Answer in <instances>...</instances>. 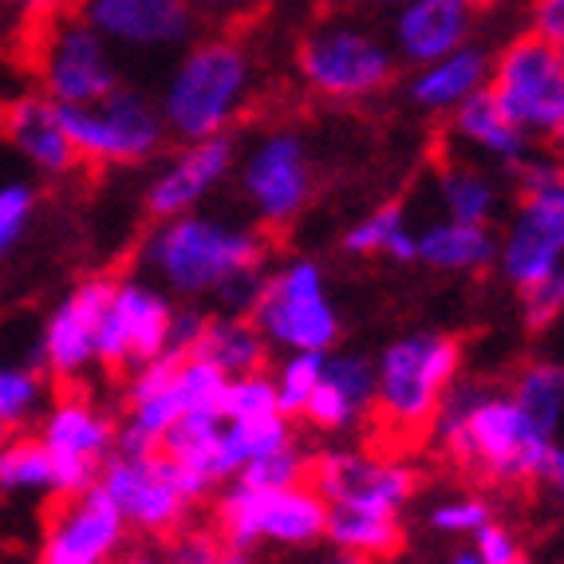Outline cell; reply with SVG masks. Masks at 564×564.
Returning a JSON list of instances; mask_svg holds the SVG:
<instances>
[{
	"label": "cell",
	"mask_w": 564,
	"mask_h": 564,
	"mask_svg": "<svg viewBox=\"0 0 564 564\" xmlns=\"http://www.w3.org/2000/svg\"><path fill=\"white\" fill-rule=\"evenodd\" d=\"M431 443L462 478L489 489L541 486L556 451V438L536 431L509 391L458 379L438 406Z\"/></svg>",
	"instance_id": "obj_1"
},
{
	"label": "cell",
	"mask_w": 564,
	"mask_h": 564,
	"mask_svg": "<svg viewBox=\"0 0 564 564\" xmlns=\"http://www.w3.org/2000/svg\"><path fill=\"white\" fill-rule=\"evenodd\" d=\"M462 339L451 332H411L376 364V399L364 419V451L406 458L423 451L446 391L462 371Z\"/></svg>",
	"instance_id": "obj_2"
},
{
	"label": "cell",
	"mask_w": 564,
	"mask_h": 564,
	"mask_svg": "<svg viewBox=\"0 0 564 564\" xmlns=\"http://www.w3.org/2000/svg\"><path fill=\"white\" fill-rule=\"evenodd\" d=\"M257 95V59L241 36L214 32L189 40L170 67L159 95V111L166 131L178 142L229 134Z\"/></svg>",
	"instance_id": "obj_3"
},
{
	"label": "cell",
	"mask_w": 564,
	"mask_h": 564,
	"mask_svg": "<svg viewBox=\"0 0 564 564\" xmlns=\"http://www.w3.org/2000/svg\"><path fill=\"white\" fill-rule=\"evenodd\" d=\"M276 249V237L264 229H234L217 217L182 214L154 221L151 237L142 241V269L159 276L174 296L198 301L217 292L229 276L264 269Z\"/></svg>",
	"instance_id": "obj_4"
},
{
	"label": "cell",
	"mask_w": 564,
	"mask_h": 564,
	"mask_svg": "<svg viewBox=\"0 0 564 564\" xmlns=\"http://www.w3.org/2000/svg\"><path fill=\"white\" fill-rule=\"evenodd\" d=\"M399 56L371 24L351 17L316 20L296 44V79L312 99L336 107L371 104L399 79Z\"/></svg>",
	"instance_id": "obj_5"
},
{
	"label": "cell",
	"mask_w": 564,
	"mask_h": 564,
	"mask_svg": "<svg viewBox=\"0 0 564 564\" xmlns=\"http://www.w3.org/2000/svg\"><path fill=\"white\" fill-rule=\"evenodd\" d=\"M20 40H24V64L36 76L40 95H47L52 104L84 107L122 84L115 47L87 24L84 12L20 29Z\"/></svg>",
	"instance_id": "obj_6"
},
{
	"label": "cell",
	"mask_w": 564,
	"mask_h": 564,
	"mask_svg": "<svg viewBox=\"0 0 564 564\" xmlns=\"http://www.w3.org/2000/svg\"><path fill=\"white\" fill-rule=\"evenodd\" d=\"M59 122L76 147L79 166L91 170H122L154 162L170 139L159 99L127 84H119L95 104L59 107Z\"/></svg>",
	"instance_id": "obj_7"
},
{
	"label": "cell",
	"mask_w": 564,
	"mask_h": 564,
	"mask_svg": "<svg viewBox=\"0 0 564 564\" xmlns=\"http://www.w3.org/2000/svg\"><path fill=\"white\" fill-rule=\"evenodd\" d=\"M209 529L234 553H249L261 541L284 549H308L328 529V501L308 481L284 489H257L234 481L214 501Z\"/></svg>",
	"instance_id": "obj_8"
},
{
	"label": "cell",
	"mask_w": 564,
	"mask_h": 564,
	"mask_svg": "<svg viewBox=\"0 0 564 564\" xmlns=\"http://www.w3.org/2000/svg\"><path fill=\"white\" fill-rule=\"evenodd\" d=\"M95 486L111 498L127 529L142 536H162V541L170 533H178L182 525H189V509L202 501L194 481L178 470V462L162 451H115L99 466Z\"/></svg>",
	"instance_id": "obj_9"
},
{
	"label": "cell",
	"mask_w": 564,
	"mask_h": 564,
	"mask_svg": "<svg viewBox=\"0 0 564 564\" xmlns=\"http://www.w3.org/2000/svg\"><path fill=\"white\" fill-rule=\"evenodd\" d=\"M237 182L261 229L276 237L316 198V154L296 127H269L241 154Z\"/></svg>",
	"instance_id": "obj_10"
},
{
	"label": "cell",
	"mask_w": 564,
	"mask_h": 564,
	"mask_svg": "<svg viewBox=\"0 0 564 564\" xmlns=\"http://www.w3.org/2000/svg\"><path fill=\"white\" fill-rule=\"evenodd\" d=\"M489 99L529 139H549L564 115V56L549 40L521 32L489 56Z\"/></svg>",
	"instance_id": "obj_11"
},
{
	"label": "cell",
	"mask_w": 564,
	"mask_h": 564,
	"mask_svg": "<svg viewBox=\"0 0 564 564\" xmlns=\"http://www.w3.org/2000/svg\"><path fill=\"white\" fill-rule=\"evenodd\" d=\"M249 321L269 344L292 351H332L339 339V312L324 289V269L316 261H292L264 276Z\"/></svg>",
	"instance_id": "obj_12"
},
{
	"label": "cell",
	"mask_w": 564,
	"mask_h": 564,
	"mask_svg": "<svg viewBox=\"0 0 564 564\" xmlns=\"http://www.w3.org/2000/svg\"><path fill=\"white\" fill-rule=\"evenodd\" d=\"M36 438L52 458V478H56V498L84 494L99 478V466L119 446V419L95 403L91 395L64 387L52 403L40 411Z\"/></svg>",
	"instance_id": "obj_13"
},
{
	"label": "cell",
	"mask_w": 564,
	"mask_h": 564,
	"mask_svg": "<svg viewBox=\"0 0 564 564\" xmlns=\"http://www.w3.org/2000/svg\"><path fill=\"white\" fill-rule=\"evenodd\" d=\"M308 486L328 506L371 509V513H403L419 489L423 474L406 458H387L371 451H328L312 454Z\"/></svg>",
	"instance_id": "obj_14"
},
{
	"label": "cell",
	"mask_w": 564,
	"mask_h": 564,
	"mask_svg": "<svg viewBox=\"0 0 564 564\" xmlns=\"http://www.w3.org/2000/svg\"><path fill=\"white\" fill-rule=\"evenodd\" d=\"M174 301L142 276H115L99 328V367L115 379H127L134 367L151 364L166 351L174 328Z\"/></svg>",
	"instance_id": "obj_15"
},
{
	"label": "cell",
	"mask_w": 564,
	"mask_h": 564,
	"mask_svg": "<svg viewBox=\"0 0 564 564\" xmlns=\"http://www.w3.org/2000/svg\"><path fill=\"white\" fill-rule=\"evenodd\" d=\"M111 292L115 276H87L52 304L36 339V367L47 383L76 387L91 367H99V328Z\"/></svg>",
	"instance_id": "obj_16"
},
{
	"label": "cell",
	"mask_w": 564,
	"mask_h": 564,
	"mask_svg": "<svg viewBox=\"0 0 564 564\" xmlns=\"http://www.w3.org/2000/svg\"><path fill=\"white\" fill-rule=\"evenodd\" d=\"M122 545H127V521L104 489L91 486L72 498H56L36 564H115Z\"/></svg>",
	"instance_id": "obj_17"
},
{
	"label": "cell",
	"mask_w": 564,
	"mask_h": 564,
	"mask_svg": "<svg viewBox=\"0 0 564 564\" xmlns=\"http://www.w3.org/2000/svg\"><path fill=\"white\" fill-rule=\"evenodd\" d=\"M234 166H237V142L229 134L182 142L178 154H170L166 166L147 182L142 209H147L151 221H170V217L194 214L234 174Z\"/></svg>",
	"instance_id": "obj_18"
},
{
	"label": "cell",
	"mask_w": 564,
	"mask_h": 564,
	"mask_svg": "<svg viewBox=\"0 0 564 564\" xmlns=\"http://www.w3.org/2000/svg\"><path fill=\"white\" fill-rule=\"evenodd\" d=\"M486 17V0H406L391 12L387 44L403 67H423L474 44Z\"/></svg>",
	"instance_id": "obj_19"
},
{
	"label": "cell",
	"mask_w": 564,
	"mask_h": 564,
	"mask_svg": "<svg viewBox=\"0 0 564 564\" xmlns=\"http://www.w3.org/2000/svg\"><path fill=\"white\" fill-rule=\"evenodd\" d=\"M79 12L107 44L131 52L186 47L202 20L189 0H84Z\"/></svg>",
	"instance_id": "obj_20"
},
{
	"label": "cell",
	"mask_w": 564,
	"mask_h": 564,
	"mask_svg": "<svg viewBox=\"0 0 564 564\" xmlns=\"http://www.w3.org/2000/svg\"><path fill=\"white\" fill-rule=\"evenodd\" d=\"M0 139L24 154V162H32L44 178L59 182L79 170V154L59 122V107L40 91H24L0 104Z\"/></svg>",
	"instance_id": "obj_21"
},
{
	"label": "cell",
	"mask_w": 564,
	"mask_h": 564,
	"mask_svg": "<svg viewBox=\"0 0 564 564\" xmlns=\"http://www.w3.org/2000/svg\"><path fill=\"white\" fill-rule=\"evenodd\" d=\"M376 399V364L367 356H328L324 359V376L304 403L301 419L324 434L351 431L364 426L367 411Z\"/></svg>",
	"instance_id": "obj_22"
},
{
	"label": "cell",
	"mask_w": 564,
	"mask_h": 564,
	"mask_svg": "<svg viewBox=\"0 0 564 564\" xmlns=\"http://www.w3.org/2000/svg\"><path fill=\"white\" fill-rule=\"evenodd\" d=\"M489 47H481L478 40L443 59L414 67L406 79V99L414 111L431 115V119H446L451 111H458L466 99H474L478 91H486L489 79Z\"/></svg>",
	"instance_id": "obj_23"
},
{
	"label": "cell",
	"mask_w": 564,
	"mask_h": 564,
	"mask_svg": "<svg viewBox=\"0 0 564 564\" xmlns=\"http://www.w3.org/2000/svg\"><path fill=\"white\" fill-rule=\"evenodd\" d=\"M446 134H451V142H458L462 151L486 154V159L501 162L509 170L521 166L533 154V139L501 115V107L489 99V91H478L458 111L446 115Z\"/></svg>",
	"instance_id": "obj_24"
},
{
	"label": "cell",
	"mask_w": 564,
	"mask_h": 564,
	"mask_svg": "<svg viewBox=\"0 0 564 564\" xmlns=\"http://www.w3.org/2000/svg\"><path fill=\"white\" fill-rule=\"evenodd\" d=\"M513 182H518V214L513 217L564 253V162H541L529 154L521 166H513Z\"/></svg>",
	"instance_id": "obj_25"
},
{
	"label": "cell",
	"mask_w": 564,
	"mask_h": 564,
	"mask_svg": "<svg viewBox=\"0 0 564 564\" xmlns=\"http://www.w3.org/2000/svg\"><path fill=\"white\" fill-rule=\"evenodd\" d=\"M434 182H438V198H443V209L451 221L494 226L501 194L481 166H474L462 154H443V159L434 162Z\"/></svg>",
	"instance_id": "obj_26"
},
{
	"label": "cell",
	"mask_w": 564,
	"mask_h": 564,
	"mask_svg": "<svg viewBox=\"0 0 564 564\" xmlns=\"http://www.w3.org/2000/svg\"><path fill=\"white\" fill-rule=\"evenodd\" d=\"M269 339L257 328L249 316H237V312H226V316H209L206 332H202L198 348L194 356L209 359L214 367H221L229 379L237 376H257L269 367Z\"/></svg>",
	"instance_id": "obj_27"
},
{
	"label": "cell",
	"mask_w": 564,
	"mask_h": 564,
	"mask_svg": "<svg viewBox=\"0 0 564 564\" xmlns=\"http://www.w3.org/2000/svg\"><path fill=\"white\" fill-rule=\"evenodd\" d=\"M419 261L438 273H486L498 261V237L489 226H462L446 217L419 234Z\"/></svg>",
	"instance_id": "obj_28"
},
{
	"label": "cell",
	"mask_w": 564,
	"mask_h": 564,
	"mask_svg": "<svg viewBox=\"0 0 564 564\" xmlns=\"http://www.w3.org/2000/svg\"><path fill=\"white\" fill-rule=\"evenodd\" d=\"M324 536L332 541V549L359 553L379 564L406 549V529L399 521V513H371V509L328 506V529H324Z\"/></svg>",
	"instance_id": "obj_29"
},
{
	"label": "cell",
	"mask_w": 564,
	"mask_h": 564,
	"mask_svg": "<svg viewBox=\"0 0 564 564\" xmlns=\"http://www.w3.org/2000/svg\"><path fill=\"white\" fill-rule=\"evenodd\" d=\"M339 245L351 257H391L399 264L419 261V234H411V226H406V206L399 198L359 217Z\"/></svg>",
	"instance_id": "obj_30"
},
{
	"label": "cell",
	"mask_w": 564,
	"mask_h": 564,
	"mask_svg": "<svg viewBox=\"0 0 564 564\" xmlns=\"http://www.w3.org/2000/svg\"><path fill=\"white\" fill-rule=\"evenodd\" d=\"M509 395L536 431L556 438V426H561L564 414V364H553V359L521 364L513 383H509Z\"/></svg>",
	"instance_id": "obj_31"
},
{
	"label": "cell",
	"mask_w": 564,
	"mask_h": 564,
	"mask_svg": "<svg viewBox=\"0 0 564 564\" xmlns=\"http://www.w3.org/2000/svg\"><path fill=\"white\" fill-rule=\"evenodd\" d=\"M0 498H56L52 458L36 434H12L0 446Z\"/></svg>",
	"instance_id": "obj_32"
},
{
	"label": "cell",
	"mask_w": 564,
	"mask_h": 564,
	"mask_svg": "<svg viewBox=\"0 0 564 564\" xmlns=\"http://www.w3.org/2000/svg\"><path fill=\"white\" fill-rule=\"evenodd\" d=\"M561 261H564L561 249H553L545 237L533 234V229H529L525 221H518V217H513L506 241L498 245L501 276H506L518 292H529L533 284H541Z\"/></svg>",
	"instance_id": "obj_33"
},
{
	"label": "cell",
	"mask_w": 564,
	"mask_h": 564,
	"mask_svg": "<svg viewBox=\"0 0 564 564\" xmlns=\"http://www.w3.org/2000/svg\"><path fill=\"white\" fill-rule=\"evenodd\" d=\"M47 406V376L36 364L0 359V423L20 431Z\"/></svg>",
	"instance_id": "obj_34"
},
{
	"label": "cell",
	"mask_w": 564,
	"mask_h": 564,
	"mask_svg": "<svg viewBox=\"0 0 564 564\" xmlns=\"http://www.w3.org/2000/svg\"><path fill=\"white\" fill-rule=\"evenodd\" d=\"M308 462H312L308 451H301L296 443H284V446H276V451L257 454L253 462H245L241 474H237L234 481L257 486V489L301 486V481H308Z\"/></svg>",
	"instance_id": "obj_35"
},
{
	"label": "cell",
	"mask_w": 564,
	"mask_h": 564,
	"mask_svg": "<svg viewBox=\"0 0 564 564\" xmlns=\"http://www.w3.org/2000/svg\"><path fill=\"white\" fill-rule=\"evenodd\" d=\"M40 209V186L36 182H4L0 186V264H9L24 237L32 229V217Z\"/></svg>",
	"instance_id": "obj_36"
},
{
	"label": "cell",
	"mask_w": 564,
	"mask_h": 564,
	"mask_svg": "<svg viewBox=\"0 0 564 564\" xmlns=\"http://www.w3.org/2000/svg\"><path fill=\"white\" fill-rule=\"evenodd\" d=\"M324 359H328V351H292L281 364L273 383H276V399H281V411L289 419H301L304 403L312 399V391H316V383L324 376Z\"/></svg>",
	"instance_id": "obj_37"
},
{
	"label": "cell",
	"mask_w": 564,
	"mask_h": 564,
	"mask_svg": "<svg viewBox=\"0 0 564 564\" xmlns=\"http://www.w3.org/2000/svg\"><path fill=\"white\" fill-rule=\"evenodd\" d=\"M269 414H284L281 399H276V383L264 371L257 376H237L229 379L226 391V419H269Z\"/></svg>",
	"instance_id": "obj_38"
},
{
	"label": "cell",
	"mask_w": 564,
	"mask_h": 564,
	"mask_svg": "<svg viewBox=\"0 0 564 564\" xmlns=\"http://www.w3.org/2000/svg\"><path fill=\"white\" fill-rule=\"evenodd\" d=\"M521 316H525L529 332H545L561 321L564 316V261L556 264L541 284L521 292Z\"/></svg>",
	"instance_id": "obj_39"
},
{
	"label": "cell",
	"mask_w": 564,
	"mask_h": 564,
	"mask_svg": "<svg viewBox=\"0 0 564 564\" xmlns=\"http://www.w3.org/2000/svg\"><path fill=\"white\" fill-rule=\"evenodd\" d=\"M489 521H494V506H489L486 498H478V494H470V498H451L431 509V529H438V533H446V536H474L481 525H489Z\"/></svg>",
	"instance_id": "obj_40"
},
{
	"label": "cell",
	"mask_w": 564,
	"mask_h": 564,
	"mask_svg": "<svg viewBox=\"0 0 564 564\" xmlns=\"http://www.w3.org/2000/svg\"><path fill=\"white\" fill-rule=\"evenodd\" d=\"M474 536H478V545H474V549H478V556L486 564H513V561H521V556H525L518 533H513V529H506V525H498V521L481 525Z\"/></svg>",
	"instance_id": "obj_41"
},
{
	"label": "cell",
	"mask_w": 564,
	"mask_h": 564,
	"mask_svg": "<svg viewBox=\"0 0 564 564\" xmlns=\"http://www.w3.org/2000/svg\"><path fill=\"white\" fill-rule=\"evenodd\" d=\"M529 32L549 44H564V0H533L529 4Z\"/></svg>",
	"instance_id": "obj_42"
},
{
	"label": "cell",
	"mask_w": 564,
	"mask_h": 564,
	"mask_svg": "<svg viewBox=\"0 0 564 564\" xmlns=\"http://www.w3.org/2000/svg\"><path fill=\"white\" fill-rule=\"evenodd\" d=\"M12 4L20 12V29H32V24H44V20L84 9V0H12Z\"/></svg>",
	"instance_id": "obj_43"
},
{
	"label": "cell",
	"mask_w": 564,
	"mask_h": 564,
	"mask_svg": "<svg viewBox=\"0 0 564 564\" xmlns=\"http://www.w3.org/2000/svg\"><path fill=\"white\" fill-rule=\"evenodd\" d=\"M189 4L198 9V17L217 20V24H234V20L257 12V4H261V0H189Z\"/></svg>",
	"instance_id": "obj_44"
},
{
	"label": "cell",
	"mask_w": 564,
	"mask_h": 564,
	"mask_svg": "<svg viewBox=\"0 0 564 564\" xmlns=\"http://www.w3.org/2000/svg\"><path fill=\"white\" fill-rule=\"evenodd\" d=\"M304 564H379V561H367V556H359V553H344V549H336V553L312 556V561H304Z\"/></svg>",
	"instance_id": "obj_45"
},
{
	"label": "cell",
	"mask_w": 564,
	"mask_h": 564,
	"mask_svg": "<svg viewBox=\"0 0 564 564\" xmlns=\"http://www.w3.org/2000/svg\"><path fill=\"white\" fill-rule=\"evenodd\" d=\"M549 486L561 494V501H564V451H553V462H549Z\"/></svg>",
	"instance_id": "obj_46"
},
{
	"label": "cell",
	"mask_w": 564,
	"mask_h": 564,
	"mask_svg": "<svg viewBox=\"0 0 564 564\" xmlns=\"http://www.w3.org/2000/svg\"><path fill=\"white\" fill-rule=\"evenodd\" d=\"M549 147H553V154L564 162V115H561V122L553 127V134H549Z\"/></svg>",
	"instance_id": "obj_47"
},
{
	"label": "cell",
	"mask_w": 564,
	"mask_h": 564,
	"mask_svg": "<svg viewBox=\"0 0 564 564\" xmlns=\"http://www.w3.org/2000/svg\"><path fill=\"white\" fill-rule=\"evenodd\" d=\"M356 4H364V9H379V12H395L399 4H406V0H356Z\"/></svg>",
	"instance_id": "obj_48"
},
{
	"label": "cell",
	"mask_w": 564,
	"mask_h": 564,
	"mask_svg": "<svg viewBox=\"0 0 564 564\" xmlns=\"http://www.w3.org/2000/svg\"><path fill=\"white\" fill-rule=\"evenodd\" d=\"M451 564H486V561L478 556V549H462V553L451 556Z\"/></svg>",
	"instance_id": "obj_49"
},
{
	"label": "cell",
	"mask_w": 564,
	"mask_h": 564,
	"mask_svg": "<svg viewBox=\"0 0 564 564\" xmlns=\"http://www.w3.org/2000/svg\"><path fill=\"white\" fill-rule=\"evenodd\" d=\"M115 564H162V556H147V553H131V556H119Z\"/></svg>",
	"instance_id": "obj_50"
},
{
	"label": "cell",
	"mask_w": 564,
	"mask_h": 564,
	"mask_svg": "<svg viewBox=\"0 0 564 564\" xmlns=\"http://www.w3.org/2000/svg\"><path fill=\"white\" fill-rule=\"evenodd\" d=\"M214 564H249V561H245V553H234V549H226V553L217 556Z\"/></svg>",
	"instance_id": "obj_51"
},
{
	"label": "cell",
	"mask_w": 564,
	"mask_h": 564,
	"mask_svg": "<svg viewBox=\"0 0 564 564\" xmlns=\"http://www.w3.org/2000/svg\"><path fill=\"white\" fill-rule=\"evenodd\" d=\"M12 434H17V431H12V426H4V423H0V446H4V443H9V438H12Z\"/></svg>",
	"instance_id": "obj_52"
},
{
	"label": "cell",
	"mask_w": 564,
	"mask_h": 564,
	"mask_svg": "<svg viewBox=\"0 0 564 564\" xmlns=\"http://www.w3.org/2000/svg\"><path fill=\"white\" fill-rule=\"evenodd\" d=\"M561 56H564V44H561Z\"/></svg>",
	"instance_id": "obj_53"
}]
</instances>
